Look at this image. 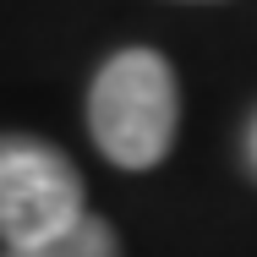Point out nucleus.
<instances>
[{
	"instance_id": "obj_1",
	"label": "nucleus",
	"mask_w": 257,
	"mask_h": 257,
	"mask_svg": "<svg viewBox=\"0 0 257 257\" xmlns=\"http://www.w3.org/2000/svg\"><path fill=\"white\" fill-rule=\"evenodd\" d=\"M181 126V88L159 50L109 55L88 88V132L120 170H154Z\"/></svg>"
},
{
	"instance_id": "obj_2",
	"label": "nucleus",
	"mask_w": 257,
	"mask_h": 257,
	"mask_svg": "<svg viewBox=\"0 0 257 257\" xmlns=\"http://www.w3.org/2000/svg\"><path fill=\"white\" fill-rule=\"evenodd\" d=\"M88 219V192L77 164L39 137H0V241L6 252H28L60 241Z\"/></svg>"
},
{
	"instance_id": "obj_3",
	"label": "nucleus",
	"mask_w": 257,
	"mask_h": 257,
	"mask_svg": "<svg viewBox=\"0 0 257 257\" xmlns=\"http://www.w3.org/2000/svg\"><path fill=\"white\" fill-rule=\"evenodd\" d=\"M0 257H120V241L115 230L104 224L99 213H88L77 230H66L60 241H44V246H28V252H0Z\"/></svg>"
},
{
	"instance_id": "obj_4",
	"label": "nucleus",
	"mask_w": 257,
	"mask_h": 257,
	"mask_svg": "<svg viewBox=\"0 0 257 257\" xmlns=\"http://www.w3.org/2000/svg\"><path fill=\"white\" fill-rule=\"evenodd\" d=\"M246 148H252V170H257V120H252V143Z\"/></svg>"
}]
</instances>
